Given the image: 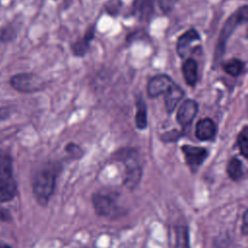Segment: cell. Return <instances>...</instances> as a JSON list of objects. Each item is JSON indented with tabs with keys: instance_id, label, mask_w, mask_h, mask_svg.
I'll return each instance as SVG.
<instances>
[{
	"instance_id": "14",
	"label": "cell",
	"mask_w": 248,
	"mask_h": 248,
	"mask_svg": "<svg viewBox=\"0 0 248 248\" xmlns=\"http://www.w3.org/2000/svg\"><path fill=\"white\" fill-rule=\"evenodd\" d=\"M182 75L186 83L190 86H195L198 78V63L194 58H187L182 65Z\"/></svg>"
},
{
	"instance_id": "4",
	"label": "cell",
	"mask_w": 248,
	"mask_h": 248,
	"mask_svg": "<svg viewBox=\"0 0 248 248\" xmlns=\"http://www.w3.org/2000/svg\"><path fill=\"white\" fill-rule=\"evenodd\" d=\"M9 83L14 90L23 94L39 92L46 87L45 80L34 73L15 74L10 78Z\"/></svg>"
},
{
	"instance_id": "8",
	"label": "cell",
	"mask_w": 248,
	"mask_h": 248,
	"mask_svg": "<svg viewBox=\"0 0 248 248\" xmlns=\"http://www.w3.org/2000/svg\"><path fill=\"white\" fill-rule=\"evenodd\" d=\"M173 83L174 81L170 76L165 74L156 75L152 77L147 82V95L150 98H156L160 95H164Z\"/></svg>"
},
{
	"instance_id": "13",
	"label": "cell",
	"mask_w": 248,
	"mask_h": 248,
	"mask_svg": "<svg viewBox=\"0 0 248 248\" xmlns=\"http://www.w3.org/2000/svg\"><path fill=\"white\" fill-rule=\"evenodd\" d=\"M17 195V184L14 177L0 178V203L11 202Z\"/></svg>"
},
{
	"instance_id": "17",
	"label": "cell",
	"mask_w": 248,
	"mask_h": 248,
	"mask_svg": "<svg viewBox=\"0 0 248 248\" xmlns=\"http://www.w3.org/2000/svg\"><path fill=\"white\" fill-rule=\"evenodd\" d=\"M227 173L233 181H239L244 176V169L242 162L237 157H232L227 166Z\"/></svg>"
},
{
	"instance_id": "22",
	"label": "cell",
	"mask_w": 248,
	"mask_h": 248,
	"mask_svg": "<svg viewBox=\"0 0 248 248\" xmlns=\"http://www.w3.org/2000/svg\"><path fill=\"white\" fill-rule=\"evenodd\" d=\"M16 36H17L16 28L12 23L6 26H3L0 29V43H3V44L11 43L16 38Z\"/></svg>"
},
{
	"instance_id": "20",
	"label": "cell",
	"mask_w": 248,
	"mask_h": 248,
	"mask_svg": "<svg viewBox=\"0 0 248 248\" xmlns=\"http://www.w3.org/2000/svg\"><path fill=\"white\" fill-rule=\"evenodd\" d=\"M244 69V63L240 59L232 58L223 64V70L230 76L237 77Z\"/></svg>"
},
{
	"instance_id": "19",
	"label": "cell",
	"mask_w": 248,
	"mask_h": 248,
	"mask_svg": "<svg viewBox=\"0 0 248 248\" xmlns=\"http://www.w3.org/2000/svg\"><path fill=\"white\" fill-rule=\"evenodd\" d=\"M174 248H190V240L187 227L178 226L175 228Z\"/></svg>"
},
{
	"instance_id": "24",
	"label": "cell",
	"mask_w": 248,
	"mask_h": 248,
	"mask_svg": "<svg viewBox=\"0 0 248 248\" xmlns=\"http://www.w3.org/2000/svg\"><path fill=\"white\" fill-rule=\"evenodd\" d=\"M67 153H69L70 155L74 156V157H78L79 155L82 154V150L80 149V147L78 144H75L74 142H70L68 143V145L65 147Z\"/></svg>"
},
{
	"instance_id": "27",
	"label": "cell",
	"mask_w": 248,
	"mask_h": 248,
	"mask_svg": "<svg viewBox=\"0 0 248 248\" xmlns=\"http://www.w3.org/2000/svg\"><path fill=\"white\" fill-rule=\"evenodd\" d=\"M0 248H12V247L6 243H0Z\"/></svg>"
},
{
	"instance_id": "7",
	"label": "cell",
	"mask_w": 248,
	"mask_h": 248,
	"mask_svg": "<svg viewBox=\"0 0 248 248\" xmlns=\"http://www.w3.org/2000/svg\"><path fill=\"white\" fill-rule=\"evenodd\" d=\"M92 203L95 212L100 216L108 217L115 215L117 212V204L115 201L108 195L101 193L94 194L92 196Z\"/></svg>"
},
{
	"instance_id": "5",
	"label": "cell",
	"mask_w": 248,
	"mask_h": 248,
	"mask_svg": "<svg viewBox=\"0 0 248 248\" xmlns=\"http://www.w3.org/2000/svg\"><path fill=\"white\" fill-rule=\"evenodd\" d=\"M185 163L192 172H196L208 156V151L204 147L184 144L181 146Z\"/></svg>"
},
{
	"instance_id": "23",
	"label": "cell",
	"mask_w": 248,
	"mask_h": 248,
	"mask_svg": "<svg viewBox=\"0 0 248 248\" xmlns=\"http://www.w3.org/2000/svg\"><path fill=\"white\" fill-rule=\"evenodd\" d=\"M159 8L165 14H168L172 11L178 0H157Z\"/></svg>"
},
{
	"instance_id": "12",
	"label": "cell",
	"mask_w": 248,
	"mask_h": 248,
	"mask_svg": "<svg viewBox=\"0 0 248 248\" xmlns=\"http://www.w3.org/2000/svg\"><path fill=\"white\" fill-rule=\"evenodd\" d=\"M155 0H134L133 14L140 20H148L154 12Z\"/></svg>"
},
{
	"instance_id": "9",
	"label": "cell",
	"mask_w": 248,
	"mask_h": 248,
	"mask_svg": "<svg viewBox=\"0 0 248 248\" xmlns=\"http://www.w3.org/2000/svg\"><path fill=\"white\" fill-rule=\"evenodd\" d=\"M201 37L198 31L194 28L189 29L182 35H180L177 39L176 43V52L179 55V57L184 58L188 54V52L191 49L192 44H194L197 41H200Z\"/></svg>"
},
{
	"instance_id": "10",
	"label": "cell",
	"mask_w": 248,
	"mask_h": 248,
	"mask_svg": "<svg viewBox=\"0 0 248 248\" xmlns=\"http://www.w3.org/2000/svg\"><path fill=\"white\" fill-rule=\"evenodd\" d=\"M216 133V124L210 118H202L196 125L195 134L200 140H210L215 138Z\"/></svg>"
},
{
	"instance_id": "26",
	"label": "cell",
	"mask_w": 248,
	"mask_h": 248,
	"mask_svg": "<svg viewBox=\"0 0 248 248\" xmlns=\"http://www.w3.org/2000/svg\"><path fill=\"white\" fill-rule=\"evenodd\" d=\"M247 223H248V220H247V210H245L243 215H242V225H241V231H242L244 235L247 234V229H248Z\"/></svg>"
},
{
	"instance_id": "21",
	"label": "cell",
	"mask_w": 248,
	"mask_h": 248,
	"mask_svg": "<svg viewBox=\"0 0 248 248\" xmlns=\"http://www.w3.org/2000/svg\"><path fill=\"white\" fill-rule=\"evenodd\" d=\"M236 144L240 150L241 155L247 159L248 158V127L244 126L243 129L237 136Z\"/></svg>"
},
{
	"instance_id": "11",
	"label": "cell",
	"mask_w": 248,
	"mask_h": 248,
	"mask_svg": "<svg viewBox=\"0 0 248 248\" xmlns=\"http://www.w3.org/2000/svg\"><path fill=\"white\" fill-rule=\"evenodd\" d=\"M183 97H184L183 89L174 82L164 94L165 107L168 113H171L175 109L176 106L182 100Z\"/></svg>"
},
{
	"instance_id": "1",
	"label": "cell",
	"mask_w": 248,
	"mask_h": 248,
	"mask_svg": "<svg viewBox=\"0 0 248 248\" xmlns=\"http://www.w3.org/2000/svg\"><path fill=\"white\" fill-rule=\"evenodd\" d=\"M56 167L46 166L38 170L32 176L31 187L36 202L46 206L53 195L56 184Z\"/></svg>"
},
{
	"instance_id": "6",
	"label": "cell",
	"mask_w": 248,
	"mask_h": 248,
	"mask_svg": "<svg viewBox=\"0 0 248 248\" xmlns=\"http://www.w3.org/2000/svg\"><path fill=\"white\" fill-rule=\"evenodd\" d=\"M198 109V103L192 99H187L180 105L176 112V121L182 127V129H188L196 117Z\"/></svg>"
},
{
	"instance_id": "3",
	"label": "cell",
	"mask_w": 248,
	"mask_h": 248,
	"mask_svg": "<svg viewBox=\"0 0 248 248\" xmlns=\"http://www.w3.org/2000/svg\"><path fill=\"white\" fill-rule=\"evenodd\" d=\"M117 160L121 161L125 166L123 184H125L127 188L133 190L139 185L142 174L138 152L133 149H125L117 152Z\"/></svg>"
},
{
	"instance_id": "2",
	"label": "cell",
	"mask_w": 248,
	"mask_h": 248,
	"mask_svg": "<svg viewBox=\"0 0 248 248\" xmlns=\"http://www.w3.org/2000/svg\"><path fill=\"white\" fill-rule=\"evenodd\" d=\"M248 18V8L246 5L238 8L233 14H232L228 19L225 21L223 28L221 29V32L218 37V42L216 44L215 52H214V61L218 62L225 50L227 43L232 36V34L234 32V30L241 24L245 23Z\"/></svg>"
},
{
	"instance_id": "25",
	"label": "cell",
	"mask_w": 248,
	"mask_h": 248,
	"mask_svg": "<svg viewBox=\"0 0 248 248\" xmlns=\"http://www.w3.org/2000/svg\"><path fill=\"white\" fill-rule=\"evenodd\" d=\"M13 221V216L11 211L3 206H0V222L10 223Z\"/></svg>"
},
{
	"instance_id": "16",
	"label": "cell",
	"mask_w": 248,
	"mask_h": 248,
	"mask_svg": "<svg viewBox=\"0 0 248 248\" xmlns=\"http://www.w3.org/2000/svg\"><path fill=\"white\" fill-rule=\"evenodd\" d=\"M135 123L137 128L140 130H144L147 126V108L145 102L141 97L137 100Z\"/></svg>"
},
{
	"instance_id": "18",
	"label": "cell",
	"mask_w": 248,
	"mask_h": 248,
	"mask_svg": "<svg viewBox=\"0 0 248 248\" xmlns=\"http://www.w3.org/2000/svg\"><path fill=\"white\" fill-rule=\"evenodd\" d=\"M14 173L13 157L7 151H0V178H11Z\"/></svg>"
},
{
	"instance_id": "15",
	"label": "cell",
	"mask_w": 248,
	"mask_h": 248,
	"mask_svg": "<svg viewBox=\"0 0 248 248\" xmlns=\"http://www.w3.org/2000/svg\"><path fill=\"white\" fill-rule=\"evenodd\" d=\"M94 26L92 25L86 30L82 38L77 40L72 45V50L75 53V55L81 56L87 51V49L89 48V44L94 37Z\"/></svg>"
}]
</instances>
